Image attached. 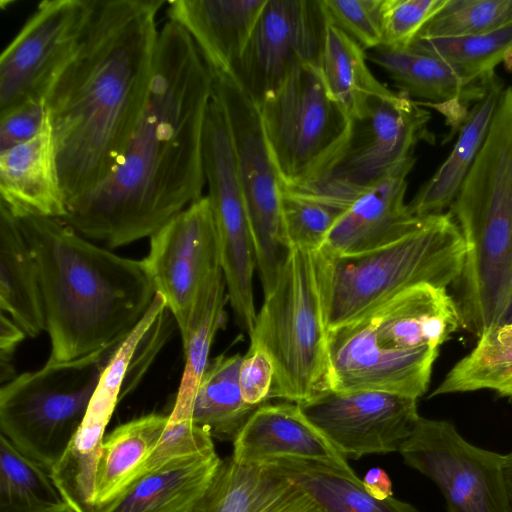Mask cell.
I'll return each instance as SVG.
<instances>
[{
  "label": "cell",
  "mask_w": 512,
  "mask_h": 512,
  "mask_svg": "<svg viewBox=\"0 0 512 512\" xmlns=\"http://www.w3.org/2000/svg\"><path fill=\"white\" fill-rule=\"evenodd\" d=\"M399 453L438 486L448 512H510L504 455L469 443L451 422L420 416Z\"/></svg>",
  "instance_id": "13"
},
{
  "label": "cell",
  "mask_w": 512,
  "mask_h": 512,
  "mask_svg": "<svg viewBox=\"0 0 512 512\" xmlns=\"http://www.w3.org/2000/svg\"><path fill=\"white\" fill-rule=\"evenodd\" d=\"M0 308L29 337L46 329L39 273L17 218L0 202Z\"/></svg>",
  "instance_id": "25"
},
{
  "label": "cell",
  "mask_w": 512,
  "mask_h": 512,
  "mask_svg": "<svg viewBox=\"0 0 512 512\" xmlns=\"http://www.w3.org/2000/svg\"><path fill=\"white\" fill-rule=\"evenodd\" d=\"M232 458L258 465L279 458L324 463L356 475L347 459L304 416L298 404L284 402L257 408L233 442Z\"/></svg>",
  "instance_id": "19"
},
{
  "label": "cell",
  "mask_w": 512,
  "mask_h": 512,
  "mask_svg": "<svg viewBox=\"0 0 512 512\" xmlns=\"http://www.w3.org/2000/svg\"><path fill=\"white\" fill-rule=\"evenodd\" d=\"M504 89L496 75L485 95L469 110L447 159L407 204L413 216L439 215L450 208L486 140Z\"/></svg>",
  "instance_id": "24"
},
{
  "label": "cell",
  "mask_w": 512,
  "mask_h": 512,
  "mask_svg": "<svg viewBox=\"0 0 512 512\" xmlns=\"http://www.w3.org/2000/svg\"><path fill=\"white\" fill-rule=\"evenodd\" d=\"M267 0H172L166 15L194 41L210 72L234 73Z\"/></svg>",
  "instance_id": "21"
},
{
  "label": "cell",
  "mask_w": 512,
  "mask_h": 512,
  "mask_svg": "<svg viewBox=\"0 0 512 512\" xmlns=\"http://www.w3.org/2000/svg\"><path fill=\"white\" fill-rule=\"evenodd\" d=\"M91 0H45L0 56V113L44 98L54 73L74 49Z\"/></svg>",
  "instance_id": "17"
},
{
  "label": "cell",
  "mask_w": 512,
  "mask_h": 512,
  "mask_svg": "<svg viewBox=\"0 0 512 512\" xmlns=\"http://www.w3.org/2000/svg\"><path fill=\"white\" fill-rule=\"evenodd\" d=\"M47 119L45 98H33L0 113V152L33 139Z\"/></svg>",
  "instance_id": "40"
},
{
  "label": "cell",
  "mask_w": 512,
  "mask_h": 512,
  "mask_svg": "<svg viewBox=\"0 0 512 512\" xmlns=\"http://www.w3.org/2000/svg\"><path fill=\"white\" fill-rule=\"evenodd\" d=\"M382 0H321L328 23L364 50L382 45Z\"/></svg>",
  "instance_id": "37"
},
{
  "label": "cell",
  "mask_w": 512,
  "mask_h": 512,
  "mask_svg": "<svg viewBox=\"0 0 512 512\" xmlns=\"http://www.w3.org/2000/svg\"><path fill=\"white\" fill-rule=\"evenodd\" d=\"M117 346L70 361L49 359L0 389L1 434L49 472L77 433Z\"/></svg>",
  "instance_id": "8"
},
{
  "label": "cell",
  "mask_w": 512,
  "mask_h": 512,
  "mask_svg": "<svg viewBox=\"0 0 512 512\" xmlns=\"http://www.w3.org/2000/svg\"><path fill=\"white\" fill-rule=\"evenodd\" d=\"M344 211L309 193L281 187V220L289 248L319 250Z\"/></svg>",
  "instance_id": "36"
},
{
  "label": "cell",
  "mask_w": 512,
  "mask_h": 512,
  "mask_svg": "<svg viewBox=\"0 0 512 512\" xmlns=\"http://www.w3.org/2000/svg\"><path fill=\"white\" fill-rule=\"evenodd\" d=\"M512 26V0H447L416 38L479 35Z\"/></svg>",
  "instance_id": "35"
},
{
  "label": "cell",
  "mask_w": 512,
  "mask_h": 512,
  "mask_svg": "<svg viewBox=\"0 0 512 512\" xmlns=\"http://www.w3.org/2000/svg\"><path fill=\"white\" fill-rule=\"evenodd\" d=\"M430 119L420 102L405 92H393L366 117L353 121L346 152L330 174L314 187L296 191L345 210L362 191L415 158L419 142L434 143Z\"/></svg>",
  "instance_id": "11"
},
{
  "label": "cell",
  "mask_w": 512,
  "mask_h": 512,
  "mask_svg": "<svg viewBox=\"0 0 512 512\" xmlns=\"http://www.w3.org/2000/svg\"><path fill=\"white\" fill-rule=\"evenodd\" d=\"M257 106L283 186L314 187L345 154L353 120L328 93L320 66L299 68Z\"/></svg>",
  "instance_id": "9"
},
{
  "label": "cell",
  "mask_w": 512,
  "mask_h": 512,
  "mask_svg": "<svg viewBox=\"0 0 512 512\" xmlns=\"http://www.w3.org/2000/svg\"><path fill=\"white\" fill-rule=\"evenodd\" d=\"M0 202L16 217L67 214L48 117L30 141L0 152Z\"/></svg>",
  "instance_id": "22"
},
{
  "label": "cell",
  "mask_w": 512,
  "mask_h": 512,
  "mask_svg": "<svg viewBox=\"0 0 512 512\" xmlns=\"http://www.w3.org/2000/svg\"><path fill=\"white\" fill-rule=\"evenodd\" d=\"M266 465L304 490L323 512H419L396 498L371 496L357 475H349L324 463L279 458Z\"/></svg>",
  "instance_id": "27"
},
{
  "label": "cell",
  "mask_w": 512,
  "mask_h": 512,
  "mask_svg": "<svg viewBox=\"0 0 512 512\" xmlns=\"http://www.w3.org/2000/svg\"><path fill=\"white\" fill-rule=\"evenodd\" d=\"M291 482L266 465L222 459L193 512H263L280 499Z\"/></svg>",
  "instance_id": "31"
},
{
  "label": "cell",
  "mask_w": 512,
  "mask_h": 512,
  "mask_svg": "<svg viewBox=\"0 0 512 512\" xmlns=\"http://www.w3.org/2000/svg\"><path fill=\"white\" fill-rule=\"evenodd\" d=\"M410 48L443 60L467 78H488L512 54V26L479 35L416 38Z\"/></svg>",
  "instance_id": "34"
},
{
  "label": "cell",
  "mask_w": 512,
  "mask_h": 512,
  "mask_svg": "<svg viewBox=\"0 0 512 512\" xmlns=\"http://www.w3.org/2000/svg\"><path fill=\"white\" fill-rule=\"evenodd\" d=\"M226 282L222 269L215 271L201 288L181 335L185 365L171 420L192 419V406L199 382L209 364V353L217 332L224 328Z\"/></svg>",
  "instance_id": "29"
},
{
  "label": "cell",
  "mask_w": 512,
  "mask_h": 512,
  "mask_svg": "<svg viewBox=\"0 0 512 512\" xmlns=\"http://www.w3.org/2000/svg\"><path fill=\"white\" fill-rule=\"evenodd\" d=\"M143 260L156 294L163 297L180 335L184 334L198 293L221 268L209 197L202 196L156 231Z\"/></svg>",
  "instance_id": "15"
},
{
  "label": "cell",
  "mask_w": 512,
  "mask_h": 512,
  "mask_svg": "<svg viewBox=\"0 0 512 512\" xmlns=\"http://www.w3.org/2000/svg\"><path fill=\"white\" fill-rule=\"evenodd\" d=\"M263 512H323L299 486L291 482L287 492Z\"/></svg>",
  "instance_id": "43"
},
{
  "label": "cell",
  "mask_w": 512,
  "mask_h": 512,
  "mask_svg": "<svg viewBox=\"0 0 512 512\" xmlns=\"http://www.w3.org/2000/svg\"><path fill=\"white\" fill-rule=\"evenodd\" d=\"M26 333L4 312L0 316V380L2 383L15 378L12 359L17 346Z\"/></svg>",
  "instance_id": "42"
},
{
  "label": "cell",
  "mask_w": 512,
  "mask_h": 512,
  "mask_svg": "<svg viewBox=\"0 0 512 512\" xmlns=\"http://www.w3.org/2000/svg\"><path fill=\"white\" fill-rule=\"evenodd\" d=\"M165 0H91L80 37L45 91L66 203L114 168L147 99Z\"/></svg>",
  "instance_id": "2"
},
{
  "label": "cell",
  "mask_w": 512,
  "mask_h": 512,
  "mask_svg": "<svg viewBox=\"0 0 512 512\" xmlns=\"http://www.w3.org/2000/svg\"><path fill=\"white\" fill-rule=\"evenodd\" d=\"M212 75L194 41L167 21L159 30L145 106L125 150L62 219L110 248L151 237L202 197L204 130Z\"/></svg>",
  "instance_id": "1"
},
{
  "label": "cell",
  "mask_w": 512,
  "mask_h": 512,
  "mask_svg": "<svg viewBox=\"0 0 512 512\" xmlns=\"http://www.w3.org/2000/svg\"><path fill=\"white\" fill-rule=\"evenodd\" d=\"M365 50L343 31L327 23L320 70L330 96L349 117H366L393 91L379 82L366 64Z\"/></svg>",
  "instance_id": "28"
},
{
  "label": "cell",
  "mask_w": 512,
  "mask_h": 512,
  "mask_svg": "<svg viewBox=\"0 0 512 512\" xmlns=\"http://www.w3.org/2000/svg\"><path fill=\"white\" fill-rule=\"evenodd\" d=\"M447 0H382V45L407 48Z\"/></svg>",
  "instance_id": "38"
},
{
  "label": "cell",
  "mask_w": 512,
  "mask_h": 512,
  "mask_svg": "<svg viewBox=\"0 0 512 512\" xmlns=\"http://www.w3.org/2000/svg\"><path fill=\"white\" fill-rule=\"evenodd\" d=\"M168 417L150 413L117 426L105 436L95 477L96 512L119 499L143 475Z\"/></svg>",
  "instance_id": "26"
},
{
  "label": "cell",
  "mask_w": 512,
  "mask_h": 512,
  "mask_svg": "<svg viewBox=\"0 0 512 512\" xmlns=\"http://www.w3.org/2000/svg\"><path fill=\"white\" fill-rule=\"evenodd\" d=\"M460 327V311L447 288H407L327 331L329 389L418 399L429 388L439 347Z\"/></svg>",
  "instance_id": "4"
},
{
  "label": "cell",
  "mask_w": 512,
  "mask_h": 512,
  "mask_svg": "<svg viewBox=\"0 0 512 512\" xmlns=\"http://www.w3.org/2000/svg\"><path fill=\"white\" fill-rule=\"evenodd\" d=\"M327 23L321 0H267L234 71L256 105L299 68L320 66Z\"/></svg>",
  "instance_id": "14"
},
{
  "label": "cell",
  "mask_w": 512,
  "mask_h": 512,
  "mask_svg": "<svg viewBox=\"0 0 512 512\" xmlns=\"http://www.w3.org/2000/svg\"><path fill=\"white\" fill-rule=\"evenodd\" d=\"M169 416V415H168ZM215 452L212 437L192 419L170 420L148 460L144 473L176 459Z\"/></svg>",
  "instance_id": "39"
},
{
  "label": "cell",
  "mask_w": 512,
  "mask_h": 512,
  "mask_svg": "<svg viewBox=\"0 0 512 512\" xmlns=\"http://www.w3.org/2000/svg\"><path fill=\"white\" fill-rule=\"evenodd\" d=\"M42 512H77V511H75L67 503L63 502L60 505H57V506L52 507V508H49V509L44 510Z\"/></svg>",
  "instance_id": "46"
},
{
  "label": "cell",
  "mask_w": 512,
  "mask_h": 512,
  "mask_svg": "<svg viewBox=\"0 0 512 512\" xmlns=\"http://www.w3.org/2000/svg\"><path fill=\"white\" fill-rule=\"evenodd\" d=\"M239 353L217 356L199 382L192 406V421L212 439L234 442L251 415L259 407L248 405L241 393Z\"/></svg>",
  "instance_id": "30"
},
{
  "label": "cell",
  "mask_w": 512,
  "mask_h": 512,
  "mask_svg": "<svg viewBox=\"0 0 512 512\" xmlns=\"http://www.w3.org/2000/svg\"><path fill=\"white\" fill-rule=\"evenodd\" d=\"M450 209L466 248L456 302L462 327L479 337L512 302V86Z\"/></svg>",
  "instance_id": "5"
},
{
  "label": "cell",
  "mask_w": 512,
  "mask_h": 512,
  "mask_svg": "<svg viewBox=\"0 0 512 512\" xmlns=\"http://www.w3.org/2000/svg\"><path fill=\"white\" fill-rule=\"evenodd\" d=\"M366 56L387 72L400 91L420 98L422 105L442 113L453 131L460 128L470 105L485 95L496 76L467 78L443 60L410 47L379 46Z\"/></svg>",
  "instance_id": "20"
},
{
  "label": "cell",
  "mask_w": 512,
  "mask_h": 512,
  "mask_svg": "<svg viewBox=\"0 0 512 512\" xmlns=\"http://www.w3.org/2000/svg\"><path fill=\"white\" fill-rule=\"evenodd\" d=\"M274 375V365L269 354L259 345L250 344L239 371V385L244 401L254 407L266 404L270 400Z\"/></svg>",
  "instance_id": "41"
},
{
  "label": "cell",
  "mask_w": 512,
  "mask_h": 512,
  "mask_svg": "<svg viewBox=\"0 0 512 512\" xmlns=\"http://www.w3.org/2000/svg\"><path fill=\"white\" fill-rule=\"evenodd\" d=\"M203 154L228 300L238 325L250 334L257 317L254 239L227 123L214 99L206 117Z\"/></svg>",
  "instance_id": "12"
},
{
  "label": "cell",
  "mask_w": 512,
  "mask_h": 512,
  "mask_svg": "<svg viewBox=\"0 0 512 512\" xmlns=\"http://www.w3.org/2000/svg\"><path fill=\"white\" fill-rule=\"evenodd\" d=\"M50 472L0 437V512H42L63 503Z\"/></svg>",
  "instance_id": "33"
},
{
  "label": "cell",
  "mask_w": 512,
  "mask_h": 512,
  "mask_svg": "<svg viewBox=\"0 0 512 512\" xmlns=\"http://www.w3.org/2000/svg\"><path fill=\"white\" fill-rule=\"evenodd\" d=\"M315 251L290 247L250 336L271 357L270 399L302 403L329 390L327 328Z\"/></svg>",
  "instance_id": "7"
},
{
  "label": "cell",
  "mask_w": 512,
  "mask_h": 512,
  "mask_svg": "<svg viewBox=\"0 0 512 512\" xmlns=\"http://www.w3.org/2000/svg\"><path fill=\"white\" fill-rule=\"evenodd\" d=\"M465 244L452 214L428 216L401 238L373 250L315 262L327 331L353 321L419 284L447 288L461 276Z\"/></svg>",
  "instance_id": "6"
},
{
  "label": "cell",
  "mask_w": 512,
  "mask_h": 512,
  "mask_svg": "<svg viewBox=\"0 0 512 512\" xmlns=\"http://www.w3.org/2000/svg\"><path fill=\"white\" fill-rule=\"evenodd\" d=\"M365 490L374 498L384 500L393 496L392 483L382 468L370 469L362 479Z\"/></svg>",
  "instance_id": "44"
},
{
  "label": "cell",
  "mask_w": 512,
  "mask_h": 512,
  "mask_svg": "<svg viewBox=\"0 0 512 512\" xmlns=\"http://www.w3.org/2000/svg\"><path fill=\"white\" fill-rule=\"evenodd\" d=\"M416 158L362 191L333 225L319 249L333 255L373 250L412 232L427 217L413 216L405 203L407 175Z\"/></svg>",
  "instance_id": "18"
},
{
  "label": "cell",
  "mask_w": 512,
  "mask_h": 512,
  "mask_svg": "<svg viewBox=\"0 0 512 512\" xmlns=\"http://www.w3.org/2000/svg\"><path fill=\"white\" fill-rule=\"evenodd\" d=\"M504 479L509 502V510L512 512V451L504 454Z\"/></svg>",
  "instance_id": "45"
},
{
  "label": "cell",
  "mask_w": 512,
  "mask_h": 512,
  "mask_svg": "<svg viewBox=\"0 0 512 512\" xmlns=\"http://www.w3.org/2000/svg\"><path fill=\"white\" fill-rule=\"evenodd\" d=\"M509 322H512V302H511V305H510L502 323H509Z\"/></svg>",
  "instance_id": "47"
},
{
  "label": "cell",
  "mask_w": 512,
  "mask_h": 512,
  "mask_svg": "<svg viewBox=\"0 0 512 512\" xmlns=\"http://www.w3.org/2000/svg\"><path fill=\"white\" fill-rule=\"evenodd\" d=\"M211 75L212 98L223 112L232 142L265 297L272 292L290 249L281 220L282 183L270 155L258 106L234 73L211 72Z\"/></svg>",
  "instance_id": "10"
},
{
  "label": "cell",
  "mask_w": 512,
  "mask_h": 512,
  "mask_svg": "<svg viewBox=\"0 0 512 512\" xmlns=\"http://www.w3.org/2000/svg\"><path fill=\"white\" fill-rule=\"evenodd\" d=\"M35 258L50 358L70 361L120 345L156 290L144 260L114 254L60 218H17Z\"/></svg>",
  "instance_id": "3"
},
{
  "label": "cell",
  "mask_w": 512,
  "mask_h": 512,
  "mask_svg": "<svg viewBox=\"0 0 512 512\" xmlns=\"http://www.w3.org/2000/svg\"><path fill=\"white\" fill-rule=\"evenodd\" d=\"M479 390L512 398V322L479 336L473 350L450 369L429 397Z\"/></svg>",
  "instance_id": "32"
},
{
  "label": "cell",
  "mask_w": 512,
  "mask_h": 512,
  "mask_svg": "<svg viewBox=\"0 0 512 512\" xmlns=\"http://www.w3.org/2000/svg\"><path fill=\"white\" fill-rule=\"evenodd\" d=\"M221 460L215 451L168 462L98 512H193Z\"/></svg>",
  "instance_id": "23"
},
{
  "label": "cell",
  "mask_w": 512,
  "mask_h": 512,
  "mask_svg": "<svg viewBox=\"0 0 512 512\" xmlns=\"http://www.w3.org/2000/svg\"><path fill=\"white\" fill-rule=\"evenodd\" d=\"M347 459L400 450L420 418L417 399L370 390H325L298 404Z\"/></svg>",
  "instance_id": "16"
}]
</instances>
